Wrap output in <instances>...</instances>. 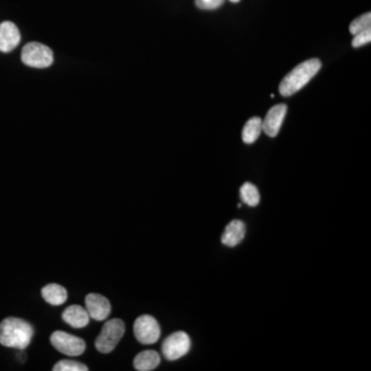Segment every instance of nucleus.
I'll return each mask as SVG.
<instances>
[{"mask_svg":"<svg viewBox=\"0 0 371 371\" xmlns=\"http://www.w3.org/2000/svg\"><path fill=\"white\" fill-rule=\"evenodd\" d=\"M35 329L28 322L19 318L4 319L0 323V345L25 350L32 341Z\"/></svg>","mask_w":371,"mask_h":371,"instance_id":"nucleus-1","label":"nucleus"},{"mask_svg":"<svg viewBox=\"0 0 371 371\" xmlns=\"http://www.w3.org/2000/svg\"><path fill=\"white\" fill-rule=\"evenodd\" d=\"M322 63L319 59H310L299 64L290 71L279 84V93L281 96H291L303 88L321 69Z\"/></svg>","mask_w":371,"mask_h":371,"instance_id":"nucleus-2","label":"nucleus"},{"mask_svg":"<svg viewBox=\"0 0 371 371\" xmlns=\"http://www.w3.org/2000/svg\"><path fill=\"white\" fill-rule=\"evenodd\" d=\"M125 334V324L121 319H111L104 323L102 332L95 341V348L102 354L115 350Z\"/></svg>","mask_w":371,"mask_h":371,"instance_id":"nucleus-3","label":"nucleus"},{"mask_svg":"<svg viewBox=\"0 0 371 371\" xmlns=\"http://www.w3.org/2000/svg\"><path fill=\"white\" fill-rule=\"evenodd\" d=\"M21 59L27 66L46 68L52 66L54 56L49 47L40 42H29L22 50Z\"/></svg>","mask_w":371,"mask_h":371,"instance_id":"nucleus-4","label":"nucleus"},{"mask_svg":"<svg viewBox=\"0 0 371 371\" xmlns=\"http://www.w3.org/2000/svg\"><path fill=\"white\" fill-rule=\"evenodd\" d=\"M50 341L58 352L66 356H80L86 350V343L84 339L67 332H55L51 334Z\"/></svg>","mask_w":371,"mask_h":371,"instance_id":"nucleus-5","label":"nucleus"},{"mask_svg":"<svg viewBox=\"0 0 371 371\" xmlns=\"http://www.w3.org/2000/svg\"><path fill=\"white\" fill-rule=\"evenodd\" d=\"M134 336L142 345H153L159 341L161 329L159 323L149 315L138 317L134 322Z\"/></svg>","mask_w":371,"mask_h":371,"instance_id":"nucleus-6","label":"nucleus"},{"mask_svg":"<svg viewBox=\"0 0 371 371\" xmlns=\"http://www.w3.org/2000/svg\"><path fill=\"white\" fill-rule=\"evenodd\" d=\"M191 348V339L186 332H178L169 335L163 341V356L169 361H176L189 353Z\"/></svg>","mask_w":371,"mask_h":371,"instance_id":"nucleus-7","label":"nucleus"},{"mask_svg":"<svg viewBox=\"0 0 371 371\" xmlns=\"http://www.w3.org/2000/svg\"><path fill=\"white\" fill-rule=\"evenodd\" d=\"M85 305L89 316L95 321H104L111 315V303L102 295L90 293L85 298Z\"/></svg>","mask_w":371,"mask_h":371,"instance_id":"nucleus-8","label":"nucleus"},{"mask_svg":"<svg viewBox=\"0 0 371 371\" xmlns=\"http://www.w3.org/2000/svg\"><path fill=\"white\" fill-rule=\"evenodd\" d=\"M287 114L286 104H276L266 114L265 119L262 121V129L270 138H276L279 133L281 124Z\"/></svg>","mask_w":371,"mask_h":371,"instance_id":"nucleus-9","label":"nucleus"},{"mask_svg":"<svg viewBox=\"0 0 371 371\" xmlns=\"http://www.w3.org/2000/svg\"><path fill=\"white\" fill-rule=\"evenodd\" d=\"M21 40L19 29L12 22L0 24V52L8 53L19 44Z\"/></svg>","mask_w":371,"mask_h":371,"instance_id":"nucleus-10","label":"nucleus"},{"mask_svg":"<svg viewBox=\"0 0 371 371\" xmlns=\"http://www.w3.org/2000/svg\"><path fill=\"white\" fill-rule=\"evenodd\" d=\"M245 236V225L243 221L232 220L226 226L224 233L222 234L221 241L227 247L233 248L243 241Z\"/></svg>","mask_w":371,"mask_h":371,"instance_id":"nucleus-11","label":"nucleus"},{"mask_svg":"<svg viewBox=\"0 0 371 371\" xmlns=\"http://www.w3.org/2000/svg\"><path fill=\"white\" fill-rule=\"evenodd\" d=\"M62 319L71 327L84 328L88 325L90 316H89L86 308L75 305L66 308L63 314H62Z\"/></svg>","mask_w":371,"mask_h":371,"instance_id":"nucleus-12","label":"nucleus"},{"mask_svg":"<svg viewBox=\"0 0 371 371\" xmlns=\"http://www.w3.org/2000/svg\"><path fill=\"white\" fill-rule=\"evenodd\" d=\"M160 362V355L156 351L147 350L136 355L133 366L138 371H151L157 368Z\"/></svg>","mask_w":371,"mask_h":371,"instance_id":"nucleus-13","label":"nucleus"},{"mask_svg":"<svg viewBox=\"0 0 371 371\" xmlns=\"http://www.w3.org/2000/svg\"><path fill=\"white\" fill-rule=\"evenodd\" d=\"M42 296L44 301L52 305H61L67 300V291L66 288L58 284H49L42 289Z\"/></svg>","mask_w":371,"mask_h":371,"instance_id":"nucleus-14","label":"nucleus"},{"mask_svg":"<svg viewBox=\"0 0 371 371\" xmlns=\"http://www.w3.org/2000/svg\"><path fill=\"white\" fill-rule=\"evenodd\" d=\"M262 131V120L258 117L251 118L243 126V135H241L243 142L248 145L254 144Z\"/></svg>","mask_w":371,"mask_h":371,"instance_id":"nucleus-15","label":"nucleus"},{"mask_svg":"<svg viewBox=\"0 0 371 371\" xmlns=\"http://www.w3.org/2000/svg\"><path fill=\"white\" fill-rule=\"evenodd\" d=\"M241 198L249 207H257L260 203L258 188L252 183H245L241 188Z\"/></svg>","mask_w":371,"mask_h":371,"instance_id":"nucleus-16","label":"nucleus"},{"mask_svg":"<svg viewBox=\"0 0 371 371\" xmlns=\"http://www.w3.org/2000/svg\"><path fill=\"white\" fill-rule=\"evenodd\" d=\"M371 25V13H364L361 17L357 18L354 21L351 23L350 32L353 35H356L357 33L361 32V31L370 29Z\"/></svg>","mask_w":371,"mask_h":371,"instance_id":"nucleus-17","label":"nucleus"},{"mask_svg":"<svg viewBox=\"0 0 371 371\" xmlns=\"http://www.w3.org/2000/svg\"><path fill=\"white\" fill-rule=\"evenodd\" d=\"M54 371H87V367L85 364L80 363V362L73 361V360H61L58 362L53 367Z\"/></svg>","mask_w":371,"mask_h":371,"instance_id":"nucleus-18","label":"nucleus"},{"mask_svg":"<svg viewBox=\"0 0 371 371\" xmlns=\"http://www.w3.org/2000/svg\"><path fill=\"white\" fill-rule=\"evenodd\" d=\"M371 42V28L366 29V30L361 31L355 35L354 39L352 42V46L354 48H360L364 44H370Z\"/></svg>","mask_w":371,"mask_h":371,"instance_id":"nucleus-19","label":"nucleus"},{"mask_svg":"<svg viewBox=\"0 0 371 371\" xmlns=\"http://www.w3.org/2000/svg\"><path fill=\"white\" fill-rule=\"evenodd\" d=\"M225 0H195L196 6L201 10H216L220 8Z\"/></svg>","mask_w":371,"mask_h":371,"instance_id":"nucleus-20","label":"nucleus"},{"mask_svg":"<svg viewBox=\"0 0 371 371\" xmlns=\"http://www.w3.org/2000/svg\"><path fill=\"white\" fill-rule=\"evenodd\" d=\"M231 2H239L241 0H230Z\"/></svg>","mask_w":371,"mask_h":371,"instance_id":"nucleus-21","label":"nucleus"}]
</instances>
